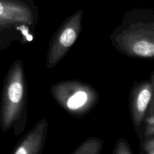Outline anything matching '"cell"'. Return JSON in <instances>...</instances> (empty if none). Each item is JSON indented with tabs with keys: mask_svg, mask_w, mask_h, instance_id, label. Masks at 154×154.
<instances>
[{
	"mask_svg": "<svg viewBox=\"0 0 154 154\" xmlns=\"http://www.w3.org/2000/svg\"><path fill=\"white\" fill-rule=\"evenodd\" d=\"M111 45L130 58L154 60V13L147 9L128 11L110 35Z\"/></svg>",
	"mask_w": 154,
	"mask_h": 154,
	"instance_id": "1",
	"label": "cell"
},
{
	"mask_svg": "<svg viewBox=\"0 0 154 154\" xmlns=\"http://www.w3.org/2000/svg\"><path fill=\"white\" fill-rule=\"evenodd\" d=\"M28 85L23 63L16 60L3 82L0 103V127L4 133L13 129L15 136L25 129L28 120Z\"/></svg>",
	"mask_w": 154,
	"mask_h": 154,
	"instance_id": "2",
	"label": "cell"
},
{
	"mask_svg": "<svg viewBox=\"0 0 154 154\" xmlns=\"http://www.w3.org/2000/svg\"><path fill=\"white\" fill-rule=\"evenodd\" d=\"M50 93L65 111L77 118L89 114L100 100V95L96 88L78 80L56 83L50 87Z\"/></svg>",
	"mask_w": 154,
	"mask_h": 154,
	"instance_id": "3",
	"label": "cell"
},
{
	"mask_svg": "<svg viewBox=\"0 0 154 154\" xmlns=\"http://www.w3.org/2000/svg\"><path fill=\"white\" fill-rule=\"evenodd\" d=\"M40 21L34 0H0V31L11 30L19 35L20 43H29Z\"/></svg>",
	"mask_w": 154,
	"mask_h": 154,
	"instance_id": "4",
	"label": "cell"
},
{
	"mask_svg": "<svg viewBox=\"0 0 154 154\" xmlns=\"http://www.w3.org/2000/svg\"><path fill=\"white\" fill-rule=\"evenodd\" d=\"M84 11L80 9L68 17L51 37L46 57V66L52 69L67 55L82 31Z\"/></svg>",
	"mask_w": 154,
	"mask_h": 154,
	"instance_id": "5",
	"label": "cell"
},
{
	"mask_svg": "<svg viewBox=\"0 0 154 154\" xmlns=\"http://www.w3.org/2000/svg\"><path fill=\"white\" fill-rule=\"evenodd\" d=\"M154 93L150 81L135 83L129 94V110L132 121L136 132L143 124L147 116Z\"/></svg>",
	"mask_w": 154,
	"mask_h": 154,
	"instance_id": "6",
	"label": "cell"
},
{
	"mask_svg": "<svg viewBox=\"0 0 154 154\" xmlns=\"http://www.w3.org/2000/svg\"><path fill=\"white\" fill-rule=\"evenodd\" d=\"M46 119L38 120L20 140L11 154H42L48 133Z\"/></svg>",
	"mask_w": 154,
	"mask_h": 154,
	"instance_id": "7",
	"label": "cell"
},
{
	"mask_svg": "<svg viewBox=\"0 0 154 154\" xmlns=\"http://www.w3.org/2000/svg\"><path fill=\"white\" fill-rule=\"evenodd\" d=\"M103 146V140L92 136L84 140L72 154H101Z\"/></svg>",
	"mask_w": 154,
	"mask_h": 154,
	"instance_id": "8",
	"label": "cell"
},
{
	"mask_svg": "<svg viewBox=\"0 0 154 154\" xmlns=\"http://www.w3.org/2000/svg\"><path fill=\"white\" fill-rule=\"evenodd\" d=\"M19 41V35L14 31L5 30L0 31V51L8 48L13 42Z\"/></svg>",
	"mask_w": 154,
	"mask_h": 154,
	"instance_id": "9",
	"label": "cell"
},
{
	"mask_svg": "<svg viewBox=\"0 0 154 154\" xmlns=\"http://www.w3.org/2000/svg\"><path fill=\"white\" fill-rule=\"evenodd\" d=\"M113 154H134L129 142L125 138H120L117 140L114 145Z\"/></svg>",
	"mask_w": 154,
	"mask_h": 154,
	"instance_id": "10",
	"label": "cell"
},
{
	"mask_svg": "<svg viewBox=\"0 0 154 154\" xmlns=\"http://www.w3.org/2000/svg\"><path fill=\"white\" fill-rule=\"evenodd\" d=\"M143 123H144V138L154 136V117L146 116Z\"/></svg>",
	"mask_w": 154,
	"mask_h": 154,
	"instance_id": "11",
	"label": "cell"
},
{
	"mask_svg": "<svg viewBox=\"0 0 154 154\" xmlns=\"http://www.w3.org/2000/svg\"><path fill=\"white\" fill-rule=\"evenodd\" d=\"M141 148V154H154V136L144 138Z\"/></svg>",
	"mask_w": 154,
	"mask_h": 154,
	"instance_id": "12",
	"label": "cell"
},
{
	"mask_svg": "<svg viewBox=\"0 0 154 154\" xmlns=\"http://www.w3.org/2000/svg\"><path fill=\"white\" fill-rule=\"evenodd\" d=\"M147 116H152V117H154V93L153 98H152L151 102H150V107H149L148 108Z\"/></svg>",
	"mask_w": 154,
	"mask_h": 154,
	"instance_id": "13",
	"label": "cell"
},
{
	"mask_svg": "<svg viewBox=\"0 0 154 154\" xmlns=\"http://www.w3.org/2000/svg\"><path fill=\"white\" fill-rule=\"evenodd\" d=\"M150 83H151L152 86H153V90H154V73L153 74V75H151V78H150Z\"/></svg>",
	"mask_w": 154,
	"mask_h": 154,
	"instance_id": "14",
	"label": "cell"
}]
</instances>
